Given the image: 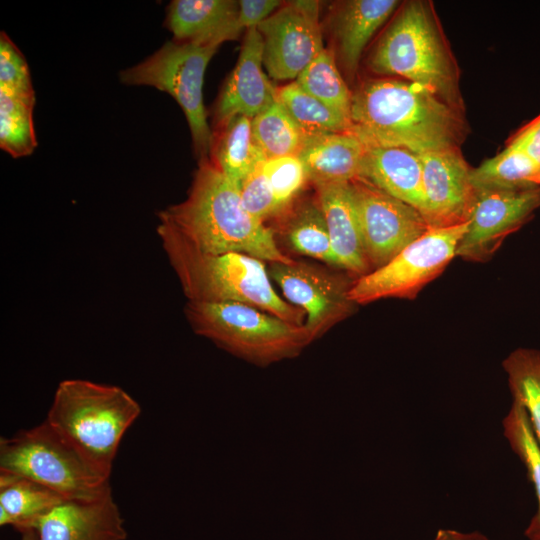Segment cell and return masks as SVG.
Returning <instances> with one entry per match:
<instances>
[{
  "label": "cell",
  "instance_id": "6da1fadb",
  "mask_svg": "<svg viewBox=\"0 0 540 540\" xmlns=\"http://www.w3.org/2000/svg\"><path fill=\"white\" fill-rule=\"evenodd\" d=\"M350 129L365 146L416 153L460 148L463 113L429 89L391 77L363 81L352 92Z\"/></svg>",
  "mask_w": 540,
  "mask_h": 540
},
{
  "label": "cell",
  "instance_id": "7a4b0ae2",
  "mask_svg": "<svg viewBox=\"0 0 540 540\" xmlns=\"http://www.w3.org/2000/svg\"><path fill=\"white\" fill-rule=\"evenodd\" d=\"M199 250L242 253L270 263L294 262L275 241L273 231L242 205L239 186L210 160H200L187 197L158 213Z\"/></svg>",
  "mask_w": 540,
  "mask_h": 540
},
{
  "label": "cell",
  "instance_id": "3957f363",
  "mask_svg": "<svg viewBox=\"0 0 540 540\" xmlns=\"http://www.w3.org/2000/svg\"><path fill=\"white\" fill-rule=\"evenodd\" d=\"M156 231L188 301L242 303L304 325L305 312L277 294L264 261L242 253L203 252L161 221Z\"/></svg>",
  "mask_w": 540,
  "mask_h": 540
},
{
  "label": "cell",
  "instance_id": "277c9868",
  "mask_svg": "<svg viewBox=\"0 0 540 540\" xmlns=\"http://www.w3.org/2000/svg\"><path fill=\"white\" fill-rule=\"evenodd\" d=\"M368 67L377 75L421 85L463 113L458 66L428 1L400 5L370 53Z\"/></svg>",
  "mask_w": 540,
  "mask_h": 540
},
{
  "label": "cell",
  "instance_id": "5b68a950",
  "mask_svg": "<svg viewBox=\"0 0 540 540\" xmlns=\"http://www.w3.org/2000/svg\"><path fill=\"white\" fill-rule=\"evenodd\" d=\"M140 413L138 402L119 386L67 379L58 384L44 421L110 476L119 444Z\"/></svg>",
  "mask_w": 540,
  "mask_h": 540
},
{
  "label": "cell",
  "instance_id": "8992f818",
  "mask_svg": "<svg viewBox=\"0 0 540 540\" xmlns=\"http://www.w3.org/2000/svg\"><path fill=\"white\" fill-rule=\"evenodd\" d=\"M0 473L29 479L65 500H91L109 491V475L86 460L45 421L0 440Z\"/></svg>",
  "mask_w": 540,
  "mask_h": 540
},
{
  "label": "cell",
  "instance_id": "52a82bcc",
  "mask_svg": "<svg viewBox=\"0 0 540 540\" xmlns=\"http://www.w3.org/2000/svg\"><path fill=\"white\" fill-rule=\"evenodd\" d=\"M185 313L196 334L259 365L294 357L311 342L304 325L242 303L188 301Z\"/></svg>",
  "mask_w": 540,
  "mask_h": 540
},
{
  "label": "cell",
  "instance_id": "ba28073f",
  "mask_svg": "<svg viewBox=\"0 0 540 540\" xmlns=\"http://www.w3.org/2000/svg\"><path fill=\"white\" fill-rule=\"evenodd\" d=\"M218 48L172 39L119 73L125 85L154 87L174 98L186 117L199 161L209 158L212 130L203 103V84L208 63Z\"/></svg>",
  "mask_w": 540,
  "mask_h": 540
},
{
  "label": "cell",
  "instance_id": "9c48e42d",
  "mask_svg": "<svg viewBox=\"0 0 540 540\" xmlns=\"http://www.w3.org/2000/svg\"><path fill=\"white\" fill-rule=\"evenodd\" d=\"M468 225L428 228L388 263L352 282L350 300L365 305L383 298L414 299L456 256Z\"/></svg>",
  "mask_w": 540,
  "mask_h": 540
},
{
  "label": "cell",
  "instance_id": "30bf717a",
  "mask_svg": "<svg viewBox=\"0 0 540 540\" xmlns=\"http://www.w3.org/2000/svg\"><path fill=\"white\" fill-rule=\"evenodd\" d=\"M366 258L378 269L428 230L414 207L362 179L350 182Z\"/></svg>",
  "mask_w": 540,
  "mask_h": 540
},
{
  "label": "cell",
  "instance_id": "8fae6325",
  "mask_svg": "<svg viewBox=\"0 0 540 540\" xmlns=\"http://www.w3.org/2000/svg\"><path fill=\"white\" fill-rule=\"evenodd\" d=\"M257 30L263 40V66L275 80L296 79L325 48L317 1L288 2Z\"/></svg>",
  "mask_w": 540,
  "mask_h": 540
},
{
  "label": "cell",
  "instance_id": "7c38bea8",
  "mask_svg": "<svg viewBox=\"0 0 540 540\" xmlns=\"http://www.w3.org/2000/svg\"><path fill=\"white\" fill-rule=\"evenodd\" d=\"M269 275L288 302L305 312L311 341L348 317L355 305L349 298L351 283L312 264L271 263Z\"/></svg>",
  "mask_w": 540,
  "mask_h": 540
},
{
  "label": "cell",
  "instance_id": "4fadbf2b",
  "mask_svg": "<svg viewBox=\"0 0 540 540\" xmlns=\"http://www.w3.org/2000/svg\"><path fill=\"white\" fill-rule=\"evenodd\" d=\"M540 206V185L519 189H480L456 256L488 261L504 238L517 230Z\"/></svg>",
  "mask_w": 540,
  "mask_h": 540
},
{
  "label": "cell",
  "instance_id": "5bb4252c",
  "mask_svg": "<svg viewBox=\"0 0 540 540\" xmlns=\"http://www.w3.org/2000/svg\"><path fill=\"white\" fill-rule=\"evenodd\" d=\"M422 163L425 207L422 213L429 228L468 222L477 190L471 168L460 148L418 153Z\"/></svg>",
  "mask_w": 540,
  "mask_h": 540
},
{
  "label": "cell",
  "instance_id": "9a60e30c",
  "mask_svg": "<svg viewBox=\"0 0 540 540\" xmlns=\"http://www.w3.org/2000/svg\"><path fill=\"white\" fill-rule=\"evenodd\" d=\"M276 101L277 89L264 71L262 36L257 27L250 28L217 99L215 125L237 115L253 119Z\"/></svg>",
  "mask_w": 540,
  "mask_h": 540
},
{
  "label": "cell",
  "instance_id": "2e32d148",
  "mask_svg": "<svg viewBox=\"0 0 540 540\" xmlns=\"http://www.w3.org/2000/svg\"><path fill=\"white\" fill-rule=\"evenodd\" d=\"M39 540H125L127 531L112 492L91 500H64L36 526Z\"/></svg>",
  "mask_w": 540,
  "mask_h": 540
},
{
  "label": "cell",
  "instance_id": "e0dca14e",
  "mask_svg": "<svg viewBox=\"0 0 540 540\" xmlns=\"http://www.w3.org/2000/svg\"><path fill=\"white\" fill-rule=\"evenodd\" d=\"M238 11V1L174 0L167 7L165 26L175 41L220 46L243 31Z\"/></svg>",
  "mask_w": 540,
  "mask_h": 540
},
{
  "label": "cell",
  "instance_id": "ac0fdd59",
  "mask_svg": "<svg viewBox=\"0 0 540 540\" xmlns=\"http://www.w3.org/2000/svg\"><path fill=\"white\" fill-rule=\"evenodd\" d=\"M337 266L359 277L369 273L350 182L315 185Z\"/></svg>",
  "mask_w": 540,
  "mask_h": 540
},
{
  "label": "cell",
  "instance_id": "d6986e66",
  "mask_svg": "<svg viewBox=\"0 0 540 540\" xmlns=\"http://www.w3.org/2000/svg\"><path fill=\"white\" fill-rule=\"evenodd\" d=\"M399 5L396 0H349L338 5L331 20L333 53L348 79L355 77L365 47Z\"/></svg>",
  "mask_w": 540,
  "mask_h": 540
},
{
  "label": "cell",
  "instance_id": "ffe728a7",
  "mask_svg": "<svg viewBox=\"0 0 540 540\" xmlns=\"http://www.w3.org/2000/svg\"><path fill=\"white\" fill-rule=\"evenodd\" d=\"M357 179L369 182L421 214L425 207L419 154L403 147L366 146Z\"/></svg>",
  "mask_w": 540,
  "mask_h": 540
},
{
  "label": "cell",
  "instance_id": "44dd1931",
  "mask_svg": "<svg viewBox=\"0 0 540 540\" xmlns=\"http://www.w3.org/2000/svg\"><path fill=\"white\" fill-rule=\"evenodd\" d=\"M365 144L352 132L307 140L299 155L314 185L351 182L359 177Z\"/></svg>",
  "mask_w": 540,
  "mask_h": 540
},
{
  "label": "cell",
  "instance_id": "7402d4cb",
  "mask_svg": "<svg viewBox=\"0 0 540 540\" xmlns=\"http://www.w3.org/2000/svg\"><path fill=\"white\" fill-rule=\"evenodd\" d=\"M210 162L227 178L241 182L266 161L255 143L252 119L237 115L215 125L209 151Z\"/></svg>",
  "mask_w": 540,
  "mask_h": 540
},
{
  "label": "cell",
  "instance_id": "603a6c76",
  "mask_svg": "<svg viewBox=\"0 0 540 540\" xmlns=\"http://www.w3.org/2000/svg\"><path fill=\"white\" fill-rule=\"evenodd\" d=\"M65 499L26 478L0 473V524L22 532L36 529L40 519Z\"/></svg>",
  "mask_w": 540,
  "mask_h": 540
},
{
  "label": "cell",
  "instance_id": "cb8c5ba5",
  "mask_svg": "<svg viewBox=\"0 0 540 540\" xmlns=\"http://www.w3.org/2000/svg\"><path fill=\"white\" fill-rule=\"evenodd\" d=\"M277 101L307 140L349 131L350 119L305 92L295 81L277 88Z\"/></svg>",
  "mask_w": 540,
  "mask_h": 540
},
{
  "label": "cell",
  "instance_id": "d4e9b609",
  "mask_svg": "<svg viewBox=\"0 0 540 540\" xmlns=\"http://www.w3.org/2000/svg\"><path fill=\"white\" fill-rule=\"evenodd\" d=\"M503 435L510 448L523 463L537 497V511L524 534L529 540H540V445L524 407L517 401L502 421Z\"/></svg>",
  "mask_w": 540,
  "mask_h": 540
},
{
  "label": "cell",
  "instance_id": "484cf974",
  "mask_svg": "<svg viewBox=\"0 0 540 540\" xmlns=\"http://www.w3.org/2000/svg\"><path fill=\"white\" fill-rule=\"evenodd\" d=\"M285 236L299 254L337 266L318 200L304 201L293 210L285 225Z\"/></svg>",
  "mask_w": 540,
  "mask_h": 540
},
{
  "label": "cell",
  "instance_id": "4316f807",
  "mask_svg": "<svg viewBox=\"0 0 540 540\" xmlns=\"http://www.w3.org/2000/svg\"><path fill=\"white\" fill-rule=\"evenodd\" d=\"M540 168L521 149L507 144L496 156L471 170L476 190L519 189L534 186Z\"/></svg>",
  "mask_w": 540,
  "mask_h": 540
},
{
  "label": "cell",
  "instance_id": "83f0119b",
  "mask_svg": "<svg viewBox=\"0 0 540 540\" xmlns=\"http://www.w3.org/2000/svg\"><path fill=\"white\" fill-rule=\"evenodd\" d=\"M252 133L266 160L299 157L305 144L300 129L278 101L252 119Z\"/></svg>",
  "mask_w": 540,
  "mask_h": 540
},
{
  "label": "cell",
  "instance_id": "f1b7e54d",
  "mask_svg": "<svg viewBox=\"0 0 540 540\" xmlns=\"http://www.w3.org/2000/svg\"><path fill=\"white\" fill-rule=\"evenodd\" d=\"M502 366L513 400L526 410L540 445V351L518 348L504 359Z\"/></svg>",
  "mask_w": 540,
  "mask_h": 540
},
{
  "label": "cell",
  "instance_id": "f546056e",
  "mask_svg": "<svg viewBox=\"0 0 540 540\" xmlns=\"http://www.w3.org/2000/svg\"><path fill=\"white\" fill-rule=\"evenodd\" d=\"M295 82L305 92L350 119L352 92L339 72L333 52L324 48Z\"/></svg>",
  "mask_w": 540,
  "mask_h": 540
},
{
  "label": "cell",
  "instance_id": "4dcf8cb0",
  "mask_svg": "<svg viewBox=\"0 0 540 540\" xmlns=\"http://www.w3.org/2000/svg\"><path fill=\"white\" fill-rule=\"evenodd\" d=\"M35 103L36 99L0 91V148L14 158L29 156L37 147Z\"/></svg>",
  "mask_w": 540,
  "mask_h": 540
},
{
  "label": "cell",
  "instance_id": "1f68e13d",
  "mask_svg": "<svg viewBox=\"0 0 540 540\" xmlns=\"http://www.w3.org/2000/svg\"><path fill=\"white\" fill-rule=\"evenodd\" d=\"M0 91L36 99L28 63L3 31L0 34Z\"/></svg>",
  "mask_w": 540,
  "mask_h": 540
},
{
  "label": "cell",
  "instance_id": "d6a6232c",
  "mask_svg": "<svg viewBox=\"0 0 540 540\" xmlns=\"http://www.w3.org/2000/svg\"><path fill=\"white\" fill-rule=\"evenodd\" d=\"M263 171L281 209H284L308 180L298 156L266 160Z\"/></svg>",
  "mask_w": 540,
  "mask_h": 540
},
{
  "label": "cell",
  "instance_id": "836d02e7",
  "mask_svg": "<svg viewBox=\"0 0 540 540\" xmlns=\"http://www.w3.org/2000/svg\"><path fill=\"white\" fill-rule=\"evenodd\" d=\"M263 163L257 166L239 186L243 207L261 221L282 210L264 174Z\"/></svg>",
  "mask_w": 540,
  "mask_h": 540
},
{
  "label": "cell",
  "instance_id": "e575fe53",
  "mask_svg": "<svg viewBox=\"0 0 540 540\" xmlns=\"http://www.w3.org/2000/svg\"><path fill=\"white\" fill-rule=\"evenodd\" d=\"M238 4L237 21L242 30L257 27L282 6L277 0H240Z\"/></svg>",
  "mask_w": 540,
  "mask_h": 540
},
{
  "label": "cell",
  "instance_id": "d590c367",
  "mask_svg": "<svg viewBox=\"0 0 540 540\" xmlns=\"http://www.w3.org/2000/svg\"><path fill=\"white\" fill-rule=\"evenodd\" d=\"M508 144L521 149L540 168V115L520 129Z\"/></svg>",
  "mask_w": 540,
  "mask_h": 540
},
{
  "label": "cell",
  "instance_id": "8d00e7d4",
  "mask_svg": "<svg viewBox=\"0 0 540 540\" xmlns=\"http://www.w3.org/2000/svg\"><path fill=\"white\" fill-rule=\"evenodd\" d=\"M433 540H490L480 532L463 533L452 529H439Z\"/></svg>",
  "mask_w": 540,
  "mask_h": 540
},
{
  "label": "cell",
  "instance_id": "74e56055",
  "mask_svg": "<svg viewBox=\"0 0 540 540\" xmlns=\"http://www.w3.org/2000/svg\"><path fill=\"white\" fill-rule=\"evenodd\" d=\"M21 540H39L36 530L29 529L21 532Z\"/></svg>",
  "mask_w": 540,
  "mask_h": 540
},
{
  "label": "cell",
  "instance_id": "f35d334b",
  "mask_svg": "<svg viewBox=\"0 0 540 540\" xmlns=\"http://www.w3.org/2000/svg\"><path fill=\"white\" fill-rule=\"evenodd\" d=\"M533 182L535 185H540V173L534 178Z\"/></svg>",
  "mask_w": 540,
  "mask_h": 540
}]
</instances>
